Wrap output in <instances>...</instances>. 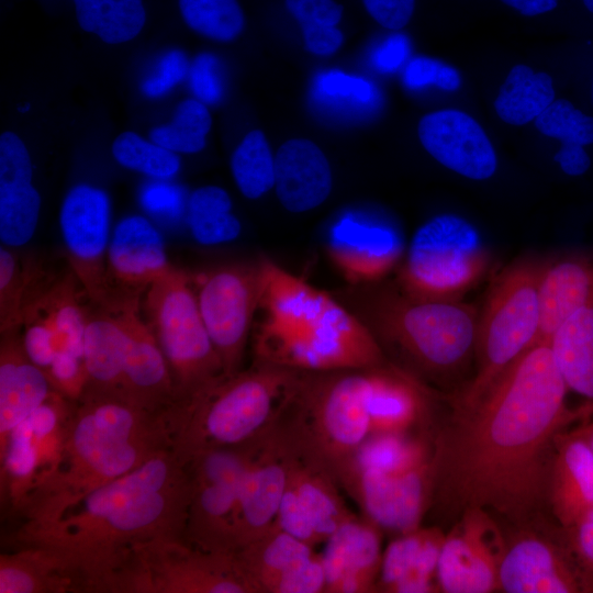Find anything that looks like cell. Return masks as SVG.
<instances>
[{
    "label": "cell",
    "instance_id": "1f68e13d",
    "mask_svg": "<svg viewBox=\"0 0 593 593\" xmlns=\"http://www.w3.org/2000/svg\"><path fill=\"white\" fill-rule=\"evenodd\" d=\"M288 439L293 448L288 485L311 521L320 542H324L342 524L356 516L340 497V488L332 475Z\"/></svg>",
    "mask_w": 593,
    "mask_h": 593
},
{
    "label": "cell",
    "instance_id": "f907efd6",
    "mask_svg": "<svg viewBox=\"0 0 593 593\" xmlns=\"http://www.w3.org/2000/svg\"><path fill=\"white\" fill-rule=\"evenodd\" d=\"M190 87L203 102L214 104L222 98L223 85L215 56L203 53L197 56L190 70Z\"/></svg>",
    "mask_w": 593,
    "mask_h": 593
},
{
    "label": "cell",
    "instance_id": "30bf717a",
    "mask_svg": "<svg viewBox=\"0 0 593 593\" xmlns=\"http://www.w3.org/2000/svg\"><path fill=\"white\" fill-rule=\"evenodd\" d=\"M266 432L244 445L206 449L184 461L190 482L184 541L190 547L215 553L236 550L239 491Z\"/></svg>",
    "mask_w": 593,
    "mask_h": 593
},
{
    "label": "cell",
    "instance_id": "2e32d148",
    "mask_svg": "<svg viewBox=\"0 0 593 593\" xmlns=\"http://www.w3.org/2000/svg\"><path fill=\"white\" fill-rule=\"evenodd\" d=\"M233 555L256 593H324L321 553L277 524Z\"/></svg>",
    "mask_w": 593,
    "mask_h": 593
},
{
    "label": "cell",
    "instance_id": "e575fe53",
    "mask_svg": "<svg viewBox=\"0 0 593 593\" xmlns=\"http://www.w3.org/2000/svg\"><path fill=\"white\" fill-rule=\"evenodd\" d=\"M432 439L430 434L369 436L358 449L340 489L361 469L402 472L425 462L430 458Z\"/></svg>",
    "mask_w": 593,
    "mask_h": 593
},
{
    "label": "cell",
    "instance_id": "bcb514c9",
    "mask_svg": "<svg viewBox=\"0 0 593 593\" xmlns=\"http://www.w3.org/2000/svg\"><path fill=\"white\" fill-rule=\"evenodd\" d=\"M426 533L427 528L419 527L414 532L399 535L389 544L382 553L374 592L393 593L394 588L413 569Z\"/></svg>",
    "mask_w": 593,
    "mask_h": 593
},
{
    "label": "cell",
    "instance_id": "681fc988",
    "mask_svg": "<svg viewBox=\"0 0 593 593\" xmlns=\"http://www.w3.org/2000/svg\"><path fill=\"white\" fill-rule=\"evenodd\" d=\"M188 59L183 52L172 49L159 60L155 72L142 85L145 96L156 98L168 92L179 83L188 72Z\"/></svg>",
    "mask_w": 593,
    "mask_h": 593
},
{
    "label": "cell",
    "instance_id": "db71d44e",
    "mask_svg": "<svg viewBox=\"0 0 593 593\" xmlns=\"http://www.w3.org/2000/svg\"><path fill=\"white\" fill-rule=\"evenodd\" d=\"M369 14L383 27H404L414 11L415 0H362Z\"/></svg>",
    "mask_w": 593,
    "mask_h": 593
},
{
    "label": "cell",
    "instance_id": "c3c4849f",
    "mask_svg": "<svg viewBox=\"0 0 593 593\" xmlns=\"http://www.w3.org/2000/svg\"><path fill=\"white\" fill-rule=\"evenodd\" d=\"M404 81L410 88L435 85L444 90H456L460 86V76L456 69L438 60L417 57L405 69Z\"/></svg>",
    "mask_w": 593,
    "mask_h": 593
},
{
    "label": "cell",
    "instance_id": "5bb4252c",
    "mask_svg": "<svg viewBox=\"0 0 593 593\" xmlns=\"http://www.w3.org/2000/svg\"><path fill=\"white\" fill-rule=\"evenodd\" d=\"M506 545L490 512L472 507L445 535L437 582L446 593H490L499 590V568Z\"/></svg>",
    "mask_w": 593,
    "mask_h": 593
},
{
    "label": "cell",
    "instance_id": "836d02e7",
    "mask_svg": "<svg viewBox=\"0 0 593 593\" xmlns=\"http://www.w3.org/2000/svg\"><path fill=\"white\" fill-rule=\"evenodd\" d=\"M535 126L546 136L560 141L553 159L570 176L583 175L591 160L583 146L593 143V118L564 99L553 100L536 119Z\"/></svg>",
    "mask_w": 593,
    "mask_h": 593
},
{
    "label": "cell",
    "instance_id": "f35d334b",
    "mask_svg": "<svg viewBox=\"0 0 593 593\" xmlns=\"http://www.w3.org/2000/svg\"><path fill=\"white\" fill-rule=\"evenodd\" d=\"M1 492L18 511L40 469V454L29 421L18 425L0 454Z\"/></svg>",
    "mask_w": 593,
    "mask_h": 593
},
{
    "label": "cell",
    "instance_id": "4dcf8cb0",
    "mask_svg": "<svg viewBox=\"0 0 593 593\" xmlns=\"http://www.w3.org/2000/svg\"><path fill=\"white\" fill-rule=\"evenodd\" d=\"M83 592L78 571L60 553L18 546L0 557V593Z\"/></svg>",
    "mask_w": 593,
    "mask_h": 593
},
{
    "label": "cell",
    "instance_id": "ac0fdd59",
    "mask_svg": "<svg viewBox=\"0 0 593 593\" xmlns=\"http://www.w3.org/2000/svg\"><path fill=\"white\" fill-rule=\"evenodd\" d=\"M104 305L116 310L125 332L120 400L149 411H164L178 403L168 363L139 313L136 296L115 295Z\"/></svg>",
    "mask_w": 593,
    "mask_h": 593
},
{
    "label": "cell",
    "instance_id": "484cf974",
    "mask_svg": "<svg viewBox=\"0 0 593 593\" xmlns=\"http://www.w3.org/2000/svg\"><path fill=\"white\" fill-rule=\"evenodd\" d=\"M547 501L564 529L593 508V450L575 429L556 438Z\"/></svg>",
    "mask_w": 593,
    "mask_h": 593
},
{
    "label": "cell",
    "instance_id": "680465c9",
    "mask_svg": "<svg viewBox=\"0 0 593 593\" xmlns=\"http://www.w3.org/2000/svg\"><path fill=\"white\" fill-rule=\"evenodd\" d=\"M506 5L518 10L526 16H533L553 10L557 0H501Z\"/></svg>",
    "mask_w": 593,
    "mask_h": 593
},
{
    "label": "cell",
    "instance_id": "ee69618b",
    "mask_svg": "<svg viewBox=\"0 0 593 593\" xmlns=\"http://www.w3.org/2000/svg\"><path fill=\"white\" fill-rule=\"evenodd\" d=\"M179 9L188 26L214 41H233L244 29L237 0H179Z\"/></svg>",
    "mask_w": 593,
    "mask_h": 593
},
{
    "label": "cell",
    "instance_id": "e0dca14e",
    "mask_svg": "<svg viewBox=\"0 0 593 593\" xmlns=\"http://www.w3.org/2000/svg\"><path fill=\"white\" fill-rule=\"evenodd\" d=\"M292 458V445L275 422L265 434L242 482L236 513V550L276 526Z\"/></svg>",
    "mask_w": 593,
    "mask_h": 593
},
{
    "label": "cell",
    "instance_id": "3957f363",
    "mask_svg": "<svg viewBox=\"0 0 593 593\" xmlns=\"http://www.w3.org/2000/svg\"><path fill=\"white\" fill-rule=\"evenodd\" d=\"M172 449L171 407L149 411L107 398L75 402L65 418L56 461L41 471L18 508L40 522Z\"/></svg>",
    "mask_w": 593,
    "mask_h": 593
},
{
    "label": "cell",
    "instance_id": "7c38bea8",
    "mask_svg": "<svg viewBox=\"0 0 593 593\" xmlns=\"http://www.w3.org/2000/svg\"><path fill=\"white\" fill-rule=\"evenodd\" d=\"M136 593H256L233 553L205 552L184 541L139 550Z\"/></svg>",
    "mask_w": 593,
    "mask_h": 593
},
{
    "label": "cell",
    "instance_id": "b9f144b4",
    "mask_svg": "<svg viewBox=\"0 0 593 593\" xmlns=\"http://www.w3.org/2000/svg\"><path fill=\"white\" fill-rule=\"evenodd\" d=\"M22 267L10 247H0V331L16 333L22 326L25 306L36 286V275Z\"/></svg>",
    "mask_w": 593,
    "mask_h": 593
},
{
    "label": "cell",
    "instance_id": "44dd1931",
    "mask_svg": "<svg viewBox=\"0 0 593 593\" xmlns=\"http://www.w3.org/2000/svg\"><path fill=\"white\" fill-rule=\"evenodd\" d=\"M418 137L438 163L467 178L484 180L496 170V156L488 136L465 112L443 110L423 116Z\"/></svg>",
    "mask_w": 593,
    "mask_h": 593
},
{
    "label": "cell",
    "instance_id": "94428289",
    "mask_svg": "<svg viewBox=\"0 0 593 593\" xmlns=\"http://www.w3.org/2000/svg\"><path fill=\"white\" fill-rule=\"evenodd\" d=\"M584 5L586 9L593 13V0H583Z\"/></svg>",
    "mask_w": 593,
    "mask_h": 593
},
{
    "label": "cell",
    "instance_id": "277c9868",
    "mask_svg": "<svg viewBox=\"0 0 593 593\" xmlns=\"http://www.w3.org/2000/svg\"><path fill=\"white\" fill-rule=\"evenodd\" d=\"M255 361L305 372L365 369L387 362L366 324L325 291L260 259Z\"/></svg>",
    "mask_w": 593,
    "mask_h": 593
},
{
    "label": "cell",
    "instance_id": "ab89813d",
    "mask_svg": "<svg viewBox=\"0 0 593 593\" xmlns=\"http://www.w3.org/2000/svg\"><path fill=\"white\" fill-rule=\"evenodd\" d=\"M289 12L299 22L306 48L316 55H329L343 43L336 27L343 7L334 0H286Z\"/></svg>",
    "mask_w": 593,
    "mask_h": 593
},
{
    "label": "cell",
    "instance_id": "91938a15",
    "mask_svg": "<svg viewBox=\"0 0 593 593\" xmlns=\"http://www.w3.org/2000/svg\"><path fill=\"white\" fill-rule=\"evenodd\" d=\"M575 430L584 438L593 450V421L583 423L581 426L575 428Z\"/></svg>",
    "mask_w": 593,
    "mask_h": 593
},
{
    "label": "cell",
    "instance_id": "d4e9b609",
    "mask_svg": "<svg viewBox=\"0 0 593 593\" xmlns=\"http://www.w3.org/2000/svg\"><path fill=\"white\" fill-rule=\"evenodd\" d=\"M538 301L539 331L533 346L549 345L564 321L593 305V256L574 254L545 260Z\"/></svg>",
    "mask_w": 593,
    "mask_h": 593
},
{
    "label": "cell",
    "instance_id": "9a60e30c",
    "mask_svg": "<svg viewBox=\"0 0 593 593\" xmlns=\"http://www.w3.org/2000/svg\"><path fill=\"white\" fill-rule=\"evenodd\" d=\"M360 506L365 518L381 530L406 534L418 529L429 510L432 461L402 471H357L344 489Z\"/></svg>",
    "mask_w": 593,
    "mask_h": 593
},
{
    "label": "cell",
    "instance_id": "816d5d0a",
    "mask_svg": "<svg viewBox=\"0 0 593 593\" xmlns=\"http://www.w3.org/2000/svg\"><path fill=\"white\" fill-rule=\"evenodd\" d=\"M276 524L283 532L313 547L320 544L311 521L289 485L281 501Z\"/></svg>",
    "mask_w": 593,
    "mask_h": 593
},
{
    "label": "cell",
    "instance_id": "4fadbf2b",
    "mask_svg": "<svg viewBox=\"0 0 593 593\" xmlns=\"http://www.w3.org/2000/svg\"><path fill=\"white\" fill-rule=\"evenodd\" d=\"M111 205L108 194L89 184H77L66 194L60 212V234L68 262L78 283L97 304L110 298L108 249Z\"/></svg>",
    "mask_w": 593,
    "mask_h": 593
},
{
    "label": "cell",
    "instance_id": "74e56055",
    "mask_svg": "<svg viewBox=\"0 0 593 593\" xmlns=\"http://www.w3.org/2000/svg\"><path fill=\"white\" fill-rule=\"evenodd\" d=\"M228 193L215 186L194 190L188 200V226L202 245H219L236 239L242 232L239 220L231 213Z\"/></svg>",
    "mask_w": 593,
    "mask_h": 593
},
{
    "label": "cell",
    "instance_id": "f6af8a7d",
    "mask_svg": "<svg viewBox=\"0 0 593 593\" xmlns=\"http://www.w3.org/2000/svg\"><path fill=\"white\" fill-rule=\"evenodd\" d=\"M112 155L121 166L158 179L170 178L180 168L175 152L144 141L133 132H124L114 139Z\"/></svg>",
    "mask_w": 593,
    "mask_h": 593
},
{
    "label": "cell",
    "instance_id": "d590c367",
    "mask_svg": "<svg viewBox=\"0 0 593 593\" xmlns=\"http://www.w3.org/2000/svg\"><path fill=\"white\" fill-rule=\"evenodd\" d=\"M553 99L552 79L548 74L516 65L502 85L494 108L504 122L523 125L536 119Z\"/></svg>",
    "mask_w": 593,
    "mask_h": 593
},
{
    "label": "cell",
    "instance_id": "8992f818",
    "mask_svg": "<svg viewBox=\"0 0 593 593\" xmlns=\"http://www.w3.org/2000/svg\"><path fill=\"white\" fill-rule=\"evenodd\" d=\"M545 260L523 257L510 264L494 280L478 313L474 378L457 398L466 405L478 400L530 348L539 331L538 284Z\"/></svg>",
    "mask_w": 593,
    "mask_h": 593
},
{
    "label": "cell",
    "instance_id": "f546056e",
    "mask_svg": "<svg viewBox=\"0 0 593 593\" xmlns=\"http://www.w3.org/2000/svg\"><path fill=\"white\" fill-rule=\"evenodd\" d=\"M86 314L83 360L88 373L83 398L120 400L125 356V332L119 313L112 306L99 305Z\"/></svg>",
    "mask_w": 593,
    "mask_h": 593
},
{
    "label": "cell",
    "instance_id": "f5cc1de1",
    "mask_svg": "<svg viewBox=\"0 0 593 593\" xmlns=\"http://www.w3.org/2000/svg\"><path fill=\"white\" fill-rule=\"evenodd\" d=\"M141 202L153 214L177 216L182 211L183 195L179 187L156 181L143 188Z\"/></svg>",
    "mask_w": 593,
    "mask_h": 593
},
{
    "label": "cell",
    "instance_id": "9f6ffc18",
    "mask_svg": "<svg viewBox=\"0 0 593 593\" xmlns=\"http://www.w3.org/2000/svg\"><path fill=\"white\" fill-rule=\"evenodd\" d=\"M566 529L578 562L586 572L593 574V508Z\"/></svg>",
    "mask_w": 593,
    "mask_h": 593
},
{
    "label": "cell",
    "instance_id": "8d00e7d4",
    "mask_svg": "<svg viewBox=\"0 0 593 593\" xmlns=\"http://www.w3.org/2000/svg\"><path fill=\"white\" fill-rule=\"evenodd\" d=\"M80 27L108 44L134 38L143 29V0H74Z\"/></svg>",
    "mask_w": 593,
    "mask_h": 593
},
{
    "label": "cell",
    "instance_id": "d6986e66",
    "mask_svg": "<svg viewBox=\"0 0 593 593\" xmlns=\"http://www.w3.org/2000/svg\"><path fill=\"white\" fill-rule=\"evenodd\" d=\"M591 574L562 549L525 535L506 546L499 568V590L506 593L592 591Z\"/></svg>",
    "mask_w": 593,
    "mask_h": 593
},
{
    "label": "cell",
    "instance_id": "cb8c5ba5",
    "mask_svg": "<svg viewBox=\"0 0 593 593\" xmlns=\"http://www.w3.org/2000/svg\"><path fill=\"white\" fill-rule=\"evenodd\" d=\"M371 382L370 436L428 434L430 394L415 376L387 361L371 369Z\"/></svg>",
    "mask_w": 593,
    "mask_h": 593
},
{
    "label": "cell",
    "instance_id": "60d3db41",
    "mask_svg": "<svg viewBox=\"0 0 593 593\" xmlns=\"http://www.w3.org/2000/svg\"><path fill=\"white\" fill-rule=\"evenodd\" d=\"M232 174L240 192L257 199L275 186V159L264 133L249 132L231 160Z\"/></svg>",
    "mask_w": 593,
    "mask_h": 593
},
{
    "label": "cell",
    "instance_id": "ba28073f",
    "mask_svg": "<svg viewBox=\"0 0 593 593\" xmlns=\"http://www.w3.org/2000/svg\"><path fill=\"white\" fill-rule=\"evenodd\" d=\"M145 310L168 363L177 402H188L225 379L189 276L174 268L147 288Z\"/></svg>",
    "mask_w": 593,
    "mask_h": 593
},
{
    "label": "cell",
    "instance_id": "6da1fadb",
    "mask_svg": "<svg viewBox=\"0 0 593 593\" xmlns=\"http://www.w3.org/2000/svg\"><path fill=\"white\" fill-rule=\"evenodd\" d=\"M567 391L549 345L538 344L478 400L455 404L432 439L429 508L480 507L515 525L532 522L547 501L557 436L593 413V402L570 409Z\"/></svg>",
    "mask_w": 593,
    "mask_h": 593
},
{
    "label": "cell",
    "instance_id": "6f0895ef",
    "mask_svg": "<svg viewBox=\"0 0 593 593\" xmlns=\"http://www.w3.org/2000/svg\"><path fill=\"white\" fill-rule=\"evenodd\" d=\"M409 52L405 36L401 34L389 37L374 53V66L383 72L395 70L404 60Z\"/></svg>",
    "mask_w": 593,
    "mask_h": 593
},
{
    "label": "cell",
    "instance_id": "83f0119b",
    "mask_svg": "<svg viewBox=\"0 0 593 593\" xmlns=\"http://www.w3.org/2000/svg\"><path fill=\"white\" fill-rule=\"evenodd\" d=\"M53 391L45 372L27 357L16 333L1 334L0 454L12 430Z\"/></svg>",
    "mask_w": 593,
    "mask_h": 593
},
{
    "label": "cell",
    "instance_id": "9c48e42d",
    "mask_svg": "<svg viewBox=\"0 0 593 593\" xmlns=\"http://www.w3.org/2000/svg\"><path fill=\"white\" fill-rule=\"evenodd\" d=\"M489 266L490 255L475 228L460 216L443 214L415 232L400 281L412 298L458 301Z\"/></svg>",
    "mask_w": 593,
    "mask_h": 593
},
{
    "label": "cell",
    "instance_id": "8fae6325",
    "mask_svg": "<svg viewBox=\"0 0 593 593\" xmlns=\"http://www.w3.org/2000/svg\"><path fill=\"white\" fill-rule=\"evenodd\" d=\"M209 336L225 377L240 371L251 323L261 295V269L255 264H226L199 277L195 292Z\"/></svg>",
    "mask_w": 593,
    "mask_h": 593
},
{
    "label": "cell",
    "instance_id": "7a4b0ae2",
    "mask_svg": "<svg viewBox=\"0 0 593 593\" xmlns=\"http://www.w3.org/2000/svg\"><path fill=\"white\" fill-rule=\"evenodd\" d=\"M189 499L186 463L167 449L59 514L23 522L12 538L60 553L79 572L83 592H114L138 548L184 541Z\"/></svg>",
    "mask_w": 593,
    "mask_h": 593
},
{
    "label": "cell",
    "instance_id": "5b68a950",
    "mask_svg": "<svg viewBox=\"0 0 593 593\" xmlns=\"http://www.w3.org/2000/svg\"><path fill=\"white\" fill-rule=\"evenodd\" d=\"M299 370L254 361L172 412V451L182 461L219 447L244 445L276 422Z\"/></svg>",
    "mask_w": 593,
    "mask_h": 593
},
{
    "label": "cell",
    "instance_id": "7dc6e473",
    "mask_svg": "<svg viewBox=\"0 0 593 593\" xmlns=\"http://www.w3.org/2000/svg\"><path fill=\"white\" fill-rule=\"evenodd\" d=\"M44 372L54 391L69 401L80 400L88 382L83 357L58 353Z\"/></svg>",
    "mask_w": 593,
    "mask_h": 593
},
{
    "label": "cell",
    "instance_id": "603a6c76",
    "mask_svg": "<svg viewBox=\"0 0 593 593\" xmlns=\"http://www.w3.org/2000/svg\"><path fill=\"white\" fill-rule=\"evenodd\" d=\"M26 146L12 132L0 136V239L10 248L27 244L37 227L41 197L32 184Z\"/></svg>",
    "mask_w": 593,
    "mask_h": 593
},
{
    "label": "cell",
    "instance_id": "f1b7e54d",
    "mask_svg": "<svg viewBox=\"0 0 593 593\" xmlns=\"http://www.w3.org/2000/svg\"><path fill=\"white\" fill-rule=\"evenodd\" d=\"M275 186L278 199L288 211H309L323 203L331 193L329 164L313 142L290 139L277 152Z\"/></svg>",
    "mask_w": 593,
    "mask_h": 593
},
{
    "label": "cell",
    "instance_id": "52a82bcc",
    "mask_svg": "<svg viewBox=\"0 0 593 593\" xmlns=\"http://www.w3.org/2000/svg\"><path fill=\"white\" fill-rule=\"evenodd\" d=\"M478 311L458 301L384 294L372 307L374 326L422 371L447 374L474 353Z\"/></svg>",
    "mask_w": 593,
    "mask_h": 593
},
{
    "label": "cell",
    "instance_id": "6125c7cd",
    "mask_svg": "<svg viewBox=\"0 0 593 593\" xmlns=\"http://www.w3.org/2000/svg\"><path fill=\"white\" fill-rule=\"evenodd\" d=\"M592 99H593V87H592Z\"/></svg>",
    "mask_w": 593,
    "mask_h": 593
},
{
    "label": "cell",
    "instance_id": "7bdbcfd3",
    "mask_svg": "<svg viewBox=\"0 0 593 593\" xmlns=\"http://www.w3.org/2000/svg\"><path fill=\"white\" fill-rule=\"evenodd\" d=\"M212 124L206 107L197 100L182 101L174 120L150 131V139L172 152L198 153L205 146V136Z\"/></svg>",
    "mask_w": 593,
    "mask_h": 593
},
{
    "label": "cell",
    "instance_id": "7402d4cb",
    "mask_svg": "<svg viewBox=\"0 0 593 593\" xmlns=\"http://www.w3.org/2000/svg\"><path fill=\"white\" fill-rule=\"evenodd\" d=\"M382 530L366 518L342 524L324 542V593L374 592L382 560Z\"/></svg>",
    "mask_w": 593,
    "mask_h": 593
},
{
    "label": "cell",
    "instance_id": "d6a6232c",
    "mask_svg": "<svg viewBox=\"0 0 593 593\" xmlns=\"http://www.w3.org/2000/svg\"><path fill=\"white\" fill-rule=\"evenodd\" d=\"M549 347L568 389L593 401V305L564 321Z\"/></svg>",
    "mask_w": 593,
    "mask_h": 593
},
{
    "label": "cell",
    "instance_id": "4316f807",
    "mask_svg": "<svg viewBox=\"0 0 593 593\" xmlns=\"http://www.w3.org/2000/svg\"><path fill=\"white\" fill-rule=\"evenodd\" d=\"M174 268L161 234L147 219L131 215L116 224L108 249L109 277L127 288H148Z\"/></svg>",
    "mask_w": 593,
    "mask_h": 593
},
{
    "label": "cell",
    "instance_id": "11a10c76",
    "mask_svg": "<svg viewBox=\"0 0 593 593\" xmlns=\"http://www.w3.org/2000/svg\"><path fill=\"white\" fill-rule=\"evenodd\" d=\"M317 88L328 97H354L362 102L371 98V87L367 81L340 71H328L320 76Z\"/></svg>",
    "mask_w": 593,
    "mask_h": 593
},
{
    "label": "cell",
    "instance_id": "ffe728a7",
    "mask_svg": "<svg viewBox=\"0 0 593 593\" xmlns=\"http://www.w3.org/2000/svg\"><path fill=\"white\" fill-rule=\"evenodd\" d=\"M326 251L347 281L371 282L382 279L398 265L403 240L391 225L347 213L329 228Z\"/></svg>",
    "mask_w": 593,
    "mask_h": 593
}]
</instances>
